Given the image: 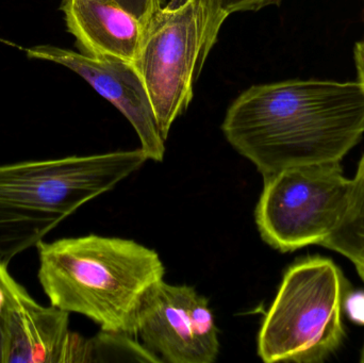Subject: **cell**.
<instances>
[{
    "instance_id": "6da1fadb",
    "label": "cell",
    "mask_w": 364,
    "mask_h": 363,
    "mask_svg": "<svg viewBox=\"0 0 364 363\" xmlns=\"http://www.w3.org/2000/svg\"><path fill=\"white\" fill-rule=\"evenodd\" d=\"M222 130L263 177L341 162L364 134V90L359 81L314 79L252 85L229 107Z\"/></svg>"
},
{
    "instance_id": "7a4b0ae2",
    "label": "cell",
    "mask_w": 364,
    "mask_h": 363,
    "mask_svg": "<svg viewBox=\"0 0 364 363\" xmlns=\"http://www.w3.org/2000/svg\"><path fill=\"white\" fill-rule=\"evenodd\" d=\"M36 249L38 281L51 305L102 330L136 336L141 303L166 274L157 251L96 234L43 241Z\"/></svg>"
},
{
    "instance_id": "3957f363",
    "label": "cell",
    "mask_w": 364,
    "mask_h": 363,
    "mask_svg": "<svg viewBox=\"0 0 364 363\" xmlns=\"http://www.w3.org/2000/svg\"><path fill=\"white\" fill-rule=\"evenodd\" d=\"M149 160L142 148L0 166V262L31 247Z\"/></svg>"
},
{
    "instance_id": "277c9868",
    "label": "cell",
    "mask_w": 364,
    "mask_h": 363,
    "mask_svg": "<svg viewBox=\"0 0 364 363\" xmlns=\"http://www.w3.org/2000/svg\"><path fill=\"white\" fill-rule=\"evenodd\" d=\"M346 281L328 258L310 257L288 269L258 336L264 362H324L344 339Z\"/></svg>"
},
{
    "instance_id": "5b68a950",
    "label": "cell",
    "mask_w": 364,
    "mask_h": 363,
    "mask_svg": "<svg viewBox=\"0 0 364 363\" xmlns=\"http://www.w3.org/2000/svg\"><path fill=\"white\" fill-rule=\"evenodd\" d=\"M226 15L216 0H172L145 27L134 66L164 139L193 98Z\"/></svg>"
},
{
    "instance_id": "8992f818",
    "label": "cell",
    "mask_w": 364,
    "mask_h": 363,
    "mask_svg": "<svg viewBox=\"0 0 364 363\" xmlns=\"http://www.w3.org/2000/svg\"><path fill=\"white\" fill-rule=\"evenodd\" d=\"M263 178L255 212L261 238L282 253L321 244L348 200L350 179L340 162L292 166Z\"/></svg>"
},
{
    "instance_id": "52a82bcc",
    "label": "cell",
    "mask_w": 364,
    "mask_h": 363,
    "mask_svg": "<svg viewBox=\"0 0 364 363\" xmlns=\"http://www.w3.org/2000/svg\"><path fill=\"white\" fill-rule=\"evenodd\" d=\"M136 336L161 362L212 363L220 352L209 303L194 288L162 279L145 294L136 317Z\"/></svg>"
},
{
    "instance_id": "ba28073f",
    "label": "cell",
    "mask_w": 364,
    "mask_h": 363,
    "mask_svg": "<svg viewBox=\"0 0 364 363\" xmlns=\"http://www.w3.org/2000/svg\"><path fill=\"white\" fill-rule=\"evenodd\" d=\"M27 55L32 59L65 66L78 74L125 115L134 126L147 158L158 162L164 160L166 139L160 132L151 99L134 64L48 45L31 47L27 49Z\"/></svg>"
},
{
    "instance_id": "9c48e42d",
    "label": "cell",
    "mask_w": 364,
    "mask_h": 363,
    "mask_svg": "<svg viewBox=\"0 0 364 363\" xmlns=\"http://www.w3.org/2000/svg\"><path fill=\"white\" fill-rule=\"evenodd\" d=\"M83 362H91L90 339L70 330V313L23 298L11 319L6 363Z\"/></svg>"
},
{
    "instance_id": "30bf717a",
    "label": "cell",
    "mask_w": 364,
    "mask_h": 363,
    "mask_svg": "<svg viewBox=\"0 0 364 363\" xmlns=\"http://www.w3.org/2000/svg\"><path fill=\"white\" fill-rule=\"evenodd\" d=\"M68 31L83 53L136 63L145 27L112 0H63Z\"/></svg>"
},
{
    "instance_id": "8fae6325",
    "label": "cell",
    "mask_w": 364,
    "mask_h": 363,
    "mask_svg": "<svg viewBox=\"0 0 364 363\" xmlns=\"http://www.w3.org/2000/svg\"><path fill=\"white\" fill-rule=\"evenodd\" d=\"M320 245L350 259L364 281V155L350 179L343 212Z\"/></svg>"
},
{
    "instance_id": "7c38bea8",
    "label": "cell",
    "mask_w": 364,
    "mask_h": 363,
    "mask_svg": "<svg viewBox=\"0 0 364 363\" xmlns=\"http://www.w3.org/2000/svg\"><path fill=\"white\" fill-rule=\"evenodd\" d=\"M91 362L132 360L141 362H162L160 358L122 332L102 330L97 336L90 339Z\"/></svg>"
},
{
    "instance_id": "4fadbf2b",
    "label": "cell",
    "mask_w": 364,
    "mask_h": 363,
    "mask_svg": "<svg viewBox=\"0 0 364 363\" xmlns=\"http://www.w3.org/2000/svg\"><path fill=\"white\" fill-rule=\"evenodd\" d=\"M6 264L0 262V363H6L9 328L13 313L28 291L9 272Z\"/></svg>"
},
{
    "instance_id": "5bb4252c",
    "label": "cell",
    "mask_w": 364,
    "mask_h": 363,
    "mask_svg": "<svg viewBox=\"0 0 364 363\" xmlns=\"http://www.w3.org/2000/svg\"><path fill=\"white\" fill-rule=\"evenodd\" d=\"M122 9L136 17L144 27L154 15L164 6V0H112Z\"/></svg>"
},
{
    "instance_id": "9a60e30c",
    "label": "cell",
    "mask_w": 364,
    "mask_h": 363,
    "mask_svg": "<svg viewBox=\"0 0 364 363\" xmlns=\"http://www.w3.org/2000/svg\"><path fill=\"white\" fill-rule=\"evenodd\" d=\"M220 10L227 17L235 12L258 11L264 6L280 4L282 0H216Z\"/></svg>"
},
{
    "instance_id": "2e32d148",
    "label": "cell",
    "mask_w": 364,
    "mask_h": 363,
    "mask_svg": "<svg viewBox=\"0 0 364 363\" xmlns=\"http://www.w3.org/2000/svg\"><path fill=\"white\" fill-rule=\"evenodd\" d=\"M344 307L353 321L364 324V293L350 294L344 300Z\"/></svg>"
},
{
    "instance_id": "e0dca14e",
    "label": "cell",
    "mask_w": 364,
    "mask_h": 363,
    "mask_svg": "<svg viewBox=\"0 0 364 363\" xmlns=\"http://www.w3.org/2000/svg\"><path fill=\"white\" fill-rule=\"evenodd\" d=\"M355 61L358 70L359 83L364 90V40L357 43L355 47Z\"/></svg>"
},
{
    "instance_id": "ac0fdd59",
    "label": "cell",
    "mask_w": 364,
    "mask_h": 363,
    "mask_svg": "<svg viewBox=\"0 0 364 363\" xmlns=\"http://www.w3.org/2000/svg\"><path fill=\"white\" fill-rule=\"evenodd\" d=\"M360 362L364 363V345L363 347V352H361Z\"/></svg>"
}]
</instances>
